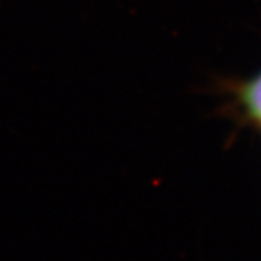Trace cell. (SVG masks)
Masks as SVG:
<instances>
[{"mask_svg":"<svg viewBox=\"0 0 261 261\" xmlns=\"http://www.w3.org/2000/svg\"><path fill=\"white\" fill-rule=\"evenodd\" d=\"M243 102L252 118L261 122V74L245 84L243 90Z\"/></svg>","mask_w":261,"mask_h":261,"instance_id":"6da1fadb","label":"cell"}]
</instances>
